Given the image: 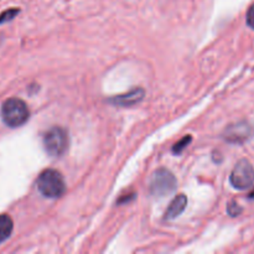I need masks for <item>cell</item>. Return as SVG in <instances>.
<instances>
[{
	"label": "cell",
	"mask_w": 254,
	"mask_h": 254,
	"mask_svg": "<svg viewBox=\"0 0 254 254\" xmlns=\"http://www.w3.org/2000/svg\"><path fill=\"white\" fill-rule=\"evenodd\" d=\"M17 12H19V10H17V9H11V10H7V11H5L4 14L0 15V24L9 21V20H11V19H14L15 15H16Z\"/></svg>",
	"instance_id": "8fae6325"
},
{
	"label": "cell",
	"mask_w": 254,
	"mask_h": 254,
	"mask_svg": "<svg viewBox=\"0 0 254 254\" xmlns=\"http://www.w3.org/2000/svg\"><path fill=\"white\" fill-rule=\"evenodd\" d=\"M186 205H188V197H186L185 195L181 193V195L176 196V197L171 201L170 205H169L168 210H166L165 220L171 221L178 218L179 216L185 211Z\"/></svg>",
	"instance_id": "ba28073f"
},
{
	"label": "cell",
	"mask_w": 254,
	"mask_h": 254,
	"mask_svg": "<svg viewBox=\"0 0 254 254\" xmlns=\"http://www.w3.org/2000/svg\"><path fill=\"white\" fill-rule=\"evenodd\" d=\"M68 134L64 128L54 127L44 136V146L46 153L52 158H60L68 150Z\"/></svg>",
	"instance_id": "3957f363"
},
{
	"label": "cell",
	"mask_w": 254,
	"mask_h": 254,
	"mask_svg": "<svg viewBox=\"0 0 254 254\" xmlns=\"http://www.w3.org/2000/svg\"><path fill=\"white\" fill-rule=\"evenodd\" d=\"M30 111L26 103L19 98H9L2 103L1 118L10 128L21 127L29 121Z\"/></svg>",
	"instance_id": "6da1fadb"
},
{
	"label": "cell",
	"mask_w": 254,
	"mask_h": 254,
	"mask_svg": "<svg viewBox=\"0 0 254 254\" xmlns=\"http://www.w3.org/2000/svg\"><path fill=\"white\" fill-rule=\"evenodd\" d=\"M254 134V128L252 124L248 122H238V123L231 124L223 133V138L226 141L233 144H243L245 141L250 140Z\"/></svg>",
	"instance_id": "8992f818"
},
{
	"label": "cell",
	"mask_w": 254,
	"mask_h": 254,
	"mask_svg": "<svg viewBox=\"0 0 254 254\" xmlns=\"http://www.w3.org/2000/svg\"><path fill=\"white\" fill-rule=\"evenodd\" d=\"M227 211H228V213H230V216L236 217V216H238L241 212H242V207H240L237 202L232 201V202H230V205H228Z\"/></svg>",
	"instance_id": "7c38bea8"
},
{
	"label": "cell",
	"mask_w": 254,
	"mask_h": 254,
	"mask_svg": "<svg viewBox=\"0 0 254 254\" xmlns=\"http://www.w3.org/2000/svg\"><path fill=\"white\" fill-rule=\"evenodd\" d=\"M231 185L237 190H247L254 184V168L247 159L238 161L230 176Z\"/></svg>",
	"instance_id": "5b68a950"
},
{
	"label": "cell",
	"mask_w": 254,
	"mask_h": 254,
	"mask_svg": "<svg viewBox=\"0 0 254 254\" xmlns=\"http://www.w3.org/2000/svg\"><path fill=\"white\" fill-rule=\"evenodd\" d=\"M14 223L7 215H0V243L5 242L11 236Z\"/></svg>",
	"instance_id": "9c48e42d"
},
{
	"label": "cell",
	"mask_w": 254,
	"mask_h": 254,
	"mask_svg": "<svg viewBox=\"0 0 254 254\" xmlns=\"http://www.w3.org/2000/svg\"><path fill=\"white\" fill-rule=\"evenodd\" d=\"M37 189L45 197L59 198L66 192V183L59 171L49 169L41 173L37 179Z\"/></svg>",
	"instance_id": "7a4b0ae2"
},
{
	"label": "cell",
	"mask_w": 254,
	"mask_h": 254,
	"mask_svg": "<svg viewBox=\"0 0 254 254\" xmlns=\"http://www.w3.org/2000/svg\"><path fill=\"white\" fill-rule=\"evenodd\" d=\"M247 25L254 30V4L247 11Z\"/></svg>",
	"instance_id": "4fadbf2b"
},
{
	"label": "cell",
	"mask_w": 254,
	"mask_h": 254,
	"mask_svg": "<svg viewBox=\"0 0 254 254\" xmlns=\"http://www.w3.org/2000/svg\"><path fill=\"white\" fill-rule=\"evenodd\" d=\"M145 97V91L143 88H135L131 89L130 92L124 94H119V96H114L113 98L109 99V103L113 104L116 107H127L135 106V104L140 103Z\"/></svg>",
	"instance_id": "52a82bcc"
},
{
	"label": "cell",
	"mask_w": 254,
	"mask_h": 254,
	"mask_svg": "<svg viewBox=\"0 0 254 254\" xmlns=\"http://www.w3.org/2000/svg\"><path fill=\"white\" fill-rule=\"evenodd\" d=\"M176 178L168 169H159L150 180V192L155 197H165L175 191Z\"/></svg>",
	"instance_id": "277c9868"
},
{
	"label": "cell",
	"mask_w": 254,
	"mask_h": 254,
	"mask_svg": "<svg viewBox=\"0 0 254 254\" xmlns=\"http://www.w3.org/2000/svg\"><path fill=\"white\" fill-rule=\"evenodd\" d=\"M250 198H254V190L250 193Z\"/></svg>",
	"instance_id": "5bb4252c"
},
{
	"label": "cell",
	"mask_w": 254,
	"mask_h": 254,
	"mask_svg": "<svg viewBox=\"0 0 254 254\" xmlns=\"http://www.w3.org/2000/svg\"><path fill=\"white\" fill-rule=\"evenodd\" d=\"M191 140H192V138H191L190 135H186L185 138H183V139H181L180 141H178V143H176L175 145H174V148H173V153H175V154H180V153H183L184 149L188 148L189 144L191 143Z\"/></svg>",
	"instance_id": "30bf717a"
}]
</instances>
